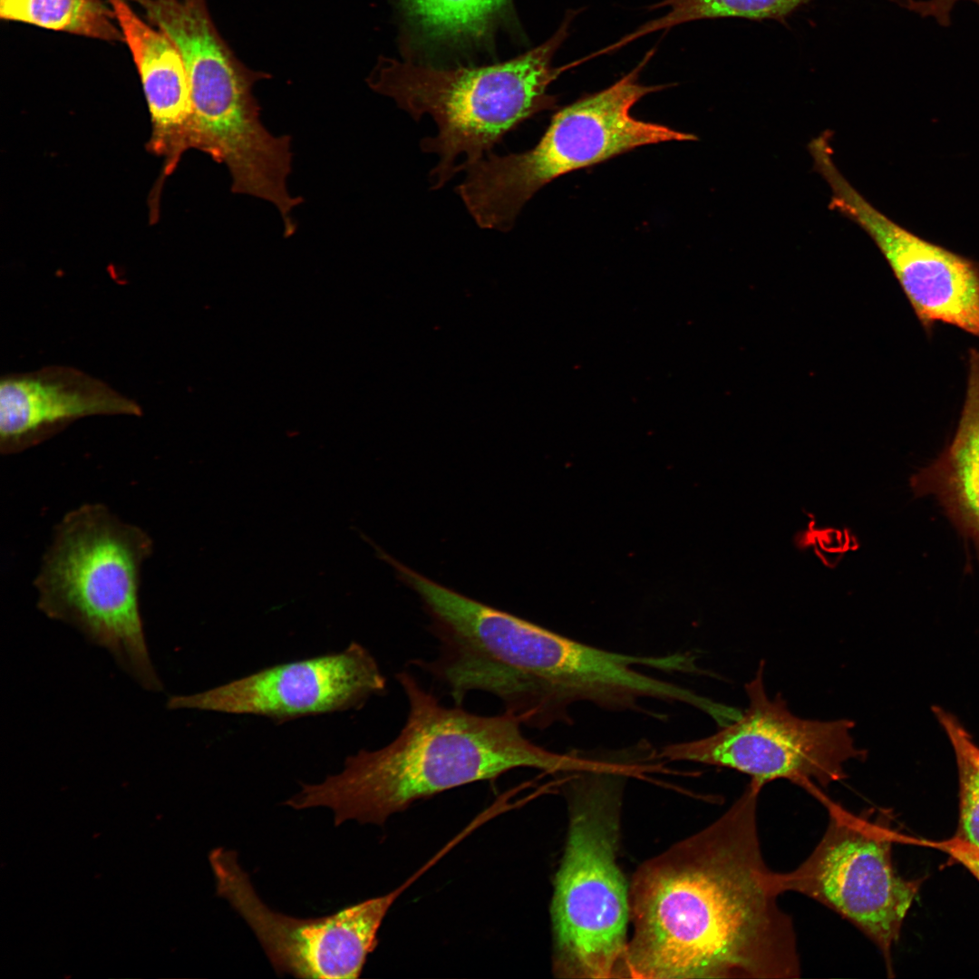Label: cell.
I'll return each mask as SVG.
<instances>
[{
  "label": "cell",
  "instance_id": "12",
  "mask_svg": "<svg viewBox=\"0 0 979 979\" xmlns=\"http://www.w3.org/2000/svg\"><path fill=\"white\" fill-rule=\"evenodd\" d=\"M142 415L137 401L73 366L47 365L0 379V451L5 455L37 446L83 418Z\"/></svg>",
  "mask_w": 979,
  "mask_h": 979
},
{
  "label": "cell",
  "instance_id": "3",
  "mask_svg": "<svg viewBox=\"0 0 979 979\" xmlns=\"http://www.w3.org/2000/svg\"><path fill=\"white\" fill-rule=\"evenodd\" d=\"M572 11L546 42L511 60L480 67L440 68L410 61L381 59L368 79L375 92L392 98L414 120L430 115L438 132L421 141L439 162L431 171L437 189L461 170L492 152L509 131L534 115L556 107L548 86L569 70L554 67L567 39Z\"/></svg>",
  "mask_w": 979,
  "mask_h": 979
},
{
  "label": "cell",
  "instance_id": "15",
  "mask_svg": "<svg viewBox=\"0 0 979 979\" xmlns=\"http://www.w3.org/2000/svg\"><path fill=\"white\" fill-rule=\"evenodd\" d=\"M412 25L429 41L460 45L480 41L509 0H399Z\"/></svg>",
  "mask_w": 979,
  "mask_h": 979
},
{
  "label": "cell",
  "instance_id": "10",
  "mask_svg": "<svg viewBox=\"0 0 979 979\" xmlns=\"http://www.w3.org/2000/svg\"><path fill=\"white\" fill-rule=\"evenodd\" d=\"M386 689L374 656L354 641L341 652L276 664L200 693L171 696L167 707L283 722L358 709Z\"/></svg>",
  "mask_w": 979,
  "mask_h": 979
},
{
  "label": "cell",
  "instance_id": "20",
  "mask_svg": "<svg viewBox=\"0 0 979 979\" xmlns=\"http://www.w3.org/2000/svg\"><path fill=\"white\" fill-rule=\"evenodd\" d=\"M932 845L947 852L979 879V846L959 838L935 842Z\"/></svg>",
  "mask_w": 979,
  "mask_h": 979
},
{
  "label": "cell",
  "instance_id": "9",
  "mask_svg": "<svg viewBox=\"0 0 979 979\" xmlns=\"http://www.w3.org/2000/svg\"><path fill=\"white\" fill-rule=\"evenodd\" d=\"M218 896L254 932L275 971L297 978H358L378 945V931L402 887L331 915L297 918L268 907L257 896L235 851L211 850Z\"/></svg>",
  "mask_w": 979,
  "mask_h": 979
},
{
  "label": "cell",
  "instance_id": "7",
  "mask_svg": "<svg viewBox=\"0 0 979 979\" xmlns=\"http://www.w3.org/2000/svg\"><path fill=\"white\" fill-rule=\"evenodd\" d=\"M804 790L825 807L828 824L802 863L777 872L778 888L818 901L851 923L875 944L891 972L892 947L917 892V885L893 867L892 845L900 836L872 809L854 813L815 783Z\"/></svg>",
  "mask_w": 979,
  "mask_h": 979
},
{
  "label": "cell",
  "instance_id": "21",
  "mask_svg": "<svg viewBox=\"0 0 979 979\" xmlns=\"http://www.w3.org/2000/svg\"><path fill=\"white\" fill-rule=\"evenodd\" d=\"M934 712L951 742L959 744L979 766V748L972 742L967 732L953 715L943 709L935 707Z\"/></svg>",
  "mask_w": 979,
  "mask_h": 979
},
{
  "label": "cell",
  "instance_id": "1",
  "mask_svg": "<svg viewBox=\"0 0 979 979\" xmlns=\"http://www.w3.org/2000/svg\"><path fill=\"white\" fill-rule=\"evenodd\" d=\"M761 790L750 781L718 819L635 871L622 978L800 976L793 921L761 846Z\"/></svg>",
  "mask_w": 979,
  "mask_h": 979
},
{
  "label": "cell",
  "instance_id": "14",
  "mask_svg": "<svg viewBox=\"0 0 979 979\" xmlns=\"http://www.w3.org/2000/svg\"><path fill=\"white\" fill-rule=\"evenodd\" d=\"M916 496H933L979 555V352L972 349L964 402L955 435L929 465L914 474Z\"/></svg>",
  "mask_w": 979,
  "mask_h": 979
},
{
  "label": "cell",
  "instance_id": "4",
  "mask_svg": "<svg viewBox=\"0 0 979 979\" xmlns=\"http://www.w3.org/2000/svg\"><path fill=\"white\" fill-rule=\"evenodd\" d=\"M153 546L141 527L85 503L54 527L34 586L43 614L76 628L142 688L158 692L140 608L141 569Z\"/></svg>",
  "mask_w": 979,
  "mask_h": 979
},
{
  "label": "cell",
  "instance_id": "19",
  "mask_svg": "<svg viewBox=\"0 0 979 979\" xmlns=\"http://www.w3.org/2000/svg\"><path fill=\"white\" fill-rule=\"evenodd\" d=\"M960 1H970L979 7V0H910L909 9L921 17H931L941 26L951 24L952 11Z\"/></svg>",
  "mask_w": 979,
  "mask_h": 979
},
{
  "label": "cell",
  "instance_id": "11",
  "mask_svg": "<svg viewBox=\"0 0 979 979\" xmlns=\"http://www.w3.org/2000/svg\"><path fill=\"white\" fill-rule=\"evenodd\" d=\"M814 167L830 188L829 207L874 240L923 326L943 322L979 337V265L925 240L877 210L842 175L832 151L819 152Z\"/></svg>",
  "mask_w": 979,
  "mask_h": 979
},
{
  "label": "cell",
  "instance_id": "8",
  "mask_svg": "<svg viewBox=\"0 0 979 979\" xmlns=\"http://www.w3.org/2000/svg\"><path fill=\"white\" fill-rule=\"evenodd\" d=\"M763 673L761 660L745 684L748 707L737 718L709 736L668 744L658 757L734 770L762 788L780 779L800 788L808 782L827 788L846 779V764L867 757L852 736L854 722L795 715L780 694L768 696Z\"/></svg>",
  "mask_w": 979,
  "mask_h": 979
},
{
  "label": "cell",
  "instance_id": "17",
  "mask_svg": "<svg viewBox=\"0 0 979 979\" xmlns=\"http://www.w3.org/2000/svg\"><path fill=\"white\" fill-rule=\"evenodd\" d=\"M809 0H663L649 7L668 8L665 15L651 20L610 44L612 51L649 34L702 19L738 17L751 20H782Z\"/></svg>",
  "mask_w": 979,
  "mask_h": 979
},
{
  "label": "cell",
  "instance_id": "6",
  "mask_svg": "<svg viewBox=\"0 0 979 979\" xmlns=\"http://www.w3.org/2000/svg\"><path fill=\"white\" fill-rule=\"evenodd\" d=\"M653 53L649 51L612 85L557 110L531 149L501 156L491 152L468 167L456 191L477 225L507 232L526 203L562 175L645 145L696 141L694 134L631 114L643 97L668 87L639 82Z\"/></svg>",
  "mask_w": 979,
  "mask_h": 979
},
{
  "label": "cell",
  "instance_id": "2",
  "mask_svg": "<svg viewBox=\"0 0 979 979\" xmlns=\"http://www.w3.org/2000/svg\"><path fill=\"white\" fill-rule=\"evenodd\" d=\"M395 677L409 705L399 734L382 748L349 755L340 773L320 783H303L285 805L327 807L335 826L350 819L382 825L417 800L513 770L567 773L594 764L534 743L509 712L480 715L461 705L448 707L409 672Z\"/></svg>",
  "mask_w": 979,
  "mask_h": 979
},
{
  "label": "cell",
  "instance_id": "5",
  "mask_svg": "<svg viewBox=\"0 0 979 979\" xmlns=\"http://www.w3.org/2000/svg\"><path fill=\"white\" fill-rule=\"evenodd\" d=\"M637 765L606 761L574 772L569 824L550 904L552 972L559 978H622L629 887L618 866L625 779Z\"/></svg>",
  "mask_w": 979,
  "mask_h": 979
},
{
  "label": "cell",
  "instance_id": "18",
  "mask_svg": "<svg viewBox=\"0 0 979 979\" xmlns=\"http://www.w3.org/2000/svg\"><path fill=\"white\" fill-rule=\"evenodd\" d=\"M961 785V816L966 840L979 846V766L957 743L952 742Z\"/></svg>",
  "mask_w": 979,
  "mask_h": 979
},
{
  "label": "cell",
  "instance_id": "16",
  "mask_svg": "<svg viewBox=\"0 0 979 979\" xmlns=\"http://www.w3.org/2000/svg\"><path fill=\"white\" fill-rule=\"evenodd\" d=\"M0 16L102 41L123 42L114 12L103 0H0Z\"/></svg>",
  "mask_w": 979,
  "mask_h": 979
},
{
  "label": "cell",
  "instance_id": "13",
  "mask_svg": "<svg viewBox=\"0 0 979 979\" xmlns=\"http://www.w3.org/2000/svg\"><path fill=\"white\" fill-rule=\"evenodd\" d=\"M136 64L151 117V150L170 173L190 148L192 105L182 58L171 40L145 22L126 0H108Z\"/></svg>",
  "mask_w": 979,
  "mask_h": 979
}]
</instances>
